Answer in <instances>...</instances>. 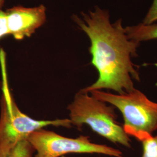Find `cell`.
<instances>
[{"mask_svg": "<svg viewBox=\"0 0 157 157\" xmlns=\"http://www.w3.org/2000/svg\"><path fill=\"white\" fill-rule=\"evenodd\" d=\"M82 17L73 15V21L90 39L91 64L98 71V78L80 90L89 93L108 89L122 94L134 90L133 80L139 81L140 76L132 58L137 56L140 43L129 39L121 19L110 22L108 11L96 6L94 11L82 13Z\"/></svg>", "mask_w": 157, "mask_h": 157, "instance_id": "6da1fadb", "label": "cell"}, {"mask_svg": "<svg viewBox=\"0 0 157 157\" xmlns=\"http://www.w3.org/2000/svg\"><path fill=\"white\" fill-rule=\"evenodd\" d=\"M2 72V95L0 100V155L10 150L19 141L27 139L31 133L49 126L71 128L69 118L37 120L22 112L17 107L10 90L6 72V54L0 48Z\"/></svg>", "mask_w": 157, "mask_h": 157, "instance_id": "7a4b0ae2", "label": "cell"}, {"mask_svg": "<svg viewBox=\"0 0 157 157\" xmlns=\"http://www.w3.org/2000/svg\"><path fill=\"white\" fill-rule=\"evenodd\" d=\"M67 109L72 127L80 130L86 124L113 143L131 148V139L117 121L118 117L113 106L80 90Z\"/></svg>", "mask_w": 157, "mask_h": 157, "instance_id": "3957f363", "label": "cell"}, {"mask_svg": "<svg viewBox=\"0 0 157 157\" xmlns=\"http://www.w3.org/2000/svg\"><path fill=\"white\" fill-rule=\"evenodd\" d=\"M89 93L118 109L124 118V131L129 137L141 142L157 130V102L151 101L140 90L135 89L122 94L102 90H93Z\"/></svg>", "mask_w": 157, "mask_h": 157, "instance_id": "277c9868", "label": "cell"}, {"mask_svg": "<svg viewBox=\"0 0 157 157\" xmlns=\"http://www.w3.org/2000/svg\"><path fill=\"white\" fill-rule=\"evenodd\" d=\"M27 139L36 152L35 157H61L69 154H98L124 157L118 149L93 143L88 136L69 138L42 129L31 133Z\"/></svg>", "mask_w": 157, "mask_h": 157, "instance_id": "5b68a950", "label": "cell"}, {"mask_svg": "<svg viewBox=\"0 0 157 157\" xmlns=\"http://www.w3.org/2000/svg\"><path fill=\"white\" fill-rule=\"evenodd\" d=\"M10 35L17 40L30 37L46 21V8L15 6L6 11Z\"/></svg>", "mask_w": 157, "mask_h": 157, "instance_id": "8992f818", "label": "cell"}, {"mask_svg": "<svg viewBox=\"0 0 157 157\" xmlns=\"http://www.w3.org/2000/svg\"><path fill=\"white\" fill-rule=\"evenodd\" d=\"M124 30L129 39L139 43L141 41L157 39V23H140L134 26H128Z\"/></svg>", "mask_w": 157, "mask_h": 157, "instance_id": "52a82bcc", "label": "cell"}, {"mask_svg": "<svg viewBox=\"0 0 157 157\" xmlns=\"http://www.w3.org/2000/svg\"><path fill=\"white\" fill-rule=\"evenodd\" d=\"M35 150L28 139L18 142L10 150L0 155V157H33Z\"/></svg>", "mask_w": 157, "mask_h": 157, "instance_id": "ba28073f", "label": "cell"}, {"mask_svg": "<svg viewBox=\"0 0 157 157\" xmlns=\"http://www.w3.org/2000/svg\"><path fill=\"white\" fill-rule=\"evenodd\" d=\"M141 157H157V135L142 141Z\"/></svg>", "mask_w": 157, "mask_h": 157, "instance_id": "9c48e42d", "label": "cell"}, {"mask_svg": "<svg viewBox=\"0 0 157 157\" xmlns=\"http://www.w3.org/2000/svg\"><path fill=\"white\" fill-rule=\"evenodd\" d=\"M157 21V0H154L151 8L146 15L143 24L150 25Z\"/></svg>", "mask_w": 157, "mask_h": 157, "instance_id": "30bf717a", "label": "cell"}, {"mask_svg": "<svg viewBox=\"0 0 157 157\" xmlns=\"http://www.w3.org/2000/svg\"><path fill=\"white\" fill-rule=\"evenodd\" d=\"M10 35L6 11L0 10V39Z\"/></svg>", "mask_w": 157, "mask_h": 157, "instance_id": "8fae6325", "label": "cell"}, {"mask_svg": "<svg viewBox=\"0 0 157 157\" xmlns=\"http://www.w3.org/2000/svg\"><path fill=\"white\" fill-rule=\"evenodd\" d=\"M4 1L5 0H0V10H2V8L4 4Z\"/></svg>", "mask_w": 157, "mask_h": 157, "instance_id": "7c38bea8", "label": "cell"}, {"mask_svg": "<svg viewBox=\"0 0 157 157\" xmlns=\"http://www.w3.org/2000/svg\"><path fill=\"white\" fill-rule=\"evenodd\" d=\"M1 87H2V82L0 81V89H1Z\"/></svg>", "mask_w": 157, "mask_h": 157, "instance_id": "4fadbf2b", "label": "cell"}]
</instances>
